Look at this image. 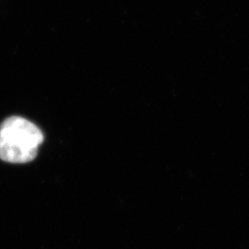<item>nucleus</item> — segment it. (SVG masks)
Instances as JSON below:
<instances>
[{
	"instance_id": "nucleus-1",
	"label": "nucleus",
	"mask_w": 249,
	"mask_h": 249,
	"mask_svg": "<svg viewBox=\"0 0 249 249\" xmlns=\"http://www.w3.org/2000/svg\"><path fill=\"white\" fill-rule=\"evenodd\" d=\"M44 141L40 128L20 116L7 118L0 125V159L11 163L34 160Z\"/></svg>"
}]
</instances>
